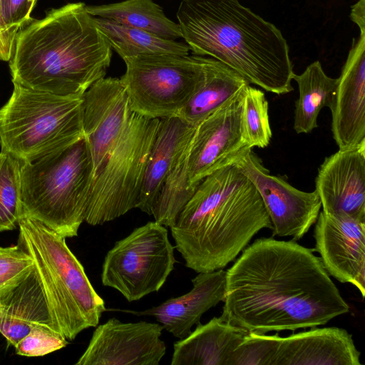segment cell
Listing matches in <instances>:
<instances>
[{"label": "cell", "mask_w": 365, "mask_h": 365, "mask_svg": "<svg viewBox=\"0 0 365 365\" xmlns=\"http://www.w3.org/2000/svg\"><path fill=\"white\" fill-rule=\"evenodd\" d=\"M221 317L266 334L324 325L349 306L313 250L262 237L226 271Z\"/></svg>", "instance_id": "6da1fadb"}, {"label": "cell", "mask_w": 365, "mask_h": 365, "mask_svg": "<svg viewBox=\"0 0 365 365\" xmlns=\"http://www.w3.org/2000/svg\"><path fill=\"white\" fill-rule=\"evenodd\" d=\"M83 2L33 19L15 38L13 83L65 96H82L109 68L112 48Z\"/></svg>", "instance_id": "7a4b0ae2"}, {"label": "cell", "mask_w": 365, "mask_h": 365, "mask_svg": "<svg viewBox=\"0 0 365 365\" xmlns=\"http://www.w3.org/2000/svg\"><path fill=\"white\" fill-rule=\"evenodd\" d=\"M194 55L213 58L266 91H293L289 47L280 30L238 0H182L176 14Z\"/></svg>", "instance_id": "3957f363"}, {"label": "cell", "mask_w": 365, "mask_h": 365, "mask_svg": "<svg viewBox=\"0 0 365 365\" xmlns=\"http://www.w3.org/2000/svg\"><path fill=\"white\" fill-rule=\"evenodd\" d=\"M170 228L185 266L200 273L225 267L272 223L254 184L230 165L199 184Z\"/></svg>", "instance_id": "277c9868"}, {"label": "cell", "mask_w": 365, "mask_h": 365, "mask_svg": "<svg viewBox=\"0 0 365 365\" xmlns=\"http://www.w3.org/2000/svg\"><path fill=\"white\" fill-rule=\"evenodd\" d=\"M18 245L32 258L56 330L68 341L96 327L106 311L66 238L36 220L19 223Z\"/></svg>", "instance_id": "5b68a950"}, {"label": "cell", "mask_w": 365, "mask_h": 365, "mask_svg": "<svg viewBox=\"0 0 365 365\" xmlns=\"http://www.w3.org/2000/svg\"><path fill=\"white\" fill-rule=\"evenodd\" d=\"M21 180V218L39 221L65 238L78 235L93 180L91 155L83 138L22 163Z\"/></svg>", "instance_id": "8992f818"}, {"label": "cell", "mask_w": 365, "mask_h": 365, "mask_svg": "<svg viewBox=\"0 0 365 365\" xmlns=\"http://www.w3.org/2000/svg\"><path fill=\"white\" fill-rule=\"evenodd\" d=\"M0 108L1 151L21 163L68 147L83 138V96H65L13 83Z\"/></svg>", "instance_id": "52a82bcc"}, {"label": "cell", "mask_w": 365, "mask_h": 365, "mask_svg": "<svg viewBox=\"0 0 365 365\" xmlns=\"http://www.w3.org/2000/svg\"><path fill=\"white\" fill-rule=\"evenodd\" d=\"M159 122L133 111L93 180L85 217L88 225H103L136 207Z\"/></svg>", "instance_id": "ba28073f"}, {"label": "cell", "mask_w": 365, "mask_h": 365, "mask_svg": "<svg viewBox=\"0 0 365 365\" xmlns=\"http://www.w3.org/2000/svg\"><path fill=\"white\" fill-rule=\"evenodd\" d=\"M123 61L126 69L120 78L131 110L150 118L175 115L204 79L201 56L143 54Z\"/></svg>", "instance_id": "9c48e42d"}, {"label": "cell", "mask_w": 365, "mask_h": 365, "mask_svg": "<svg viewBox=\"0 0 365 365\" xmlns=\"http://www.w3.org/2000/svg\"><path fill=\"white\" fill-rule=\"evenodd\" d=\"M175 249L166 227L148 222L117 241L106 253L102 284L130 302L158 292L174 269Z\"/></svg>", "instance_id": "30bf717a"}, {"label": "cell", "mask_w": 365, "mask_h": 365, "mask_svg": "<svg viewBox=\"0 0 365 365\" xmlns=\"http://www.w3.org/2000/svg\"><path fill=\"white\" fill-rule=\"evenodd\" d=\"M245 90L196 125L174 163L194 192L206 177L233 165L252 150L244 137L242 126Z\"/></svg>", "instance_id": "8fae6325"}, {"label": "cell", "mask_w": 365, "mask_h": 365, "mask_svg": "<svg viewBox=\"0 0 365 365\" xmlns=\"http://www.w3.org/2000/svg\"><path fill=\"white\" fill-rule=\"evenodd\" d=\"M257 188L272 223V235L297 241L316 222L322 207L316 190L304 192L272 175L252 150L235 164Z\"/></svg>", "instance_id": "7c38bea8"}, {"label": "cell", "mask_w": 365, "mask_h": 365, "mask_svg": "<svg viewBox=\"0 0 365 365\" xmlns=\"http://www.w3.org/2000/svg\"><path fill=\"white\" fill-rule=\"evenodd\" d=\"M96 327L76 365H158L165 354L164 329L158 323L113 317Z\"/></svg>", "instance_id": "4fadbf2b"}, {"label": "cell", "mask_w": 365, "mask_h": 365, "mask_svg": "<svg viewBox=\"0 0 365 365\" xmlns=\"http://www.w3.org/2000/svg\"><path fill=\"white\" fill-rule=\"evenodd\" d=\"M133 111L120 78H102L83 95V131L93 178L123 134Z\"/></svg>", "instance_id": "5bb4252c"}, {"label": "cell", "mask_w": 365, "mask_h": 365, "mask_svg": "<svg viewBox=\"0 0 365 365\" xmlns=\"http://www.w3.org/2000/svg\"><path fill=\"white\" fill-rule=\"evenodd\" d=\"M314 227L315 250L327 273L365 296V222L320 211Z\"/></svg>", "instance_id": "9a60e30c"}, {"label": "cell", "mask_w": 365, "mask_h": 365, "mask_svg": "<svg viewBox=\"0 0 365 365\" xmlns=\"http://www.w3.org/2000/svg\"><path fill=\"white\" fill-rule=\"evenodd\" d=\"M315 190L326 215L345 214L365 222V142L325 158Z\"/></svg>", "instance_id": "2e32d148"}, {"label": "cell", "mask_w": 365, "mask_h": 365, "mask_svg": "<svg viewBox=\"0 0 365 365\" xmlns=\"http://www.w3.org/2000/svg\"><path fill=\"white\" fill-rule=\"evenodd\" d=\"M329 109L332 135L339 150L365 142V32L353 39Z\"/></svg>", "instance_id": "e0dca14e"}, {"label": "cell", "mask_w": 365, "mask_h": 365, "mask_svg": "<svg viewBox=\"0 0 365 365\" xmlns=\"http://www.w3.org/2000/svg\"><path fill=\"white\" fill-rule=\"evenodd\" d=\"M360 355L346 329L315 327L279 336L272 365H360Z\"/></svg>", "instance_id": "ac0fdd59"}, {"label": "cell", "mask_w": 365, "mask_h": 365, "mask_svg": "<svg viewBox=\"0 0 365 365\" xmlns=\"http://www.w3.org/2000/svg\"><path fill=\"white\" fill-rule=\"evenodd\" d=\"M187 293L170 298L157 307L143 311L121 310L137 316H151L163 329L180 339L186 337L200 323L202 314L224 301L226 271L223 269L200 272L192 279Z\"/></svg>", "instance_id": "d6986e66"}, {"label": "cell", "mask_w": 365, "mask_h": 365, "mask_svg": "<svg viewBox=\"0 0 365 365\" xmlns=\"http://www.w3.org/2000/svg\"><path fill=\"white\" fill-rule=\"evenodd\" d=\"M36 325L56 330L47 299L33 267L0 292V333L9 345L15 346Z\"/></svg>", "instance_id": "ffe728a7"}, {"label": "cell", "mask_w": 365, "mask_h": 365, "mask_svg": "<svg viewBox=\"0 0 365 365\" xmlns=\"http://www.w3.org/2000/svg\"><path fill=\"white\" fill-rule=\"evenodd\" d=\"M197 325L174 343L171 365H230L233 351L249 333L221 317Z\"/></svg>", "instance_id": "44dd1931"}, {"label": "cell", "mask_w": 365, "mask_h": 365, "mask_svg": "<svg viewBox=\"0 0 365 365\" xmlns=\"http://www.w3.org/2000/svg\"><path fill=\"white\" fill-rule=\"evenodd\" d=\"M195 127L177 115L160 119L135 208L151 215L169 172Z\"/></svg>", "instance_id": "7402d4cb"}, {"label": "cell", "mask_w": 365, "mask_h": 365, "mask_svg": "<svg viewBox=\"0 0 365 365\" xmlns=\"http://www.w3.org/2000/svg\"><path fill=\"white\" fill-rule=\"evenodd\" d=\"M204 79L200 88L175 115L195 127L217 108L250 85L249 81L225 63L202 56Z\"/></svg>", "instance_id": "603a6c76"}, {"label": "cell", "mask_w": 365, "mask_h": 365, "mask_svg": "<svg viewBox=\"0 0 365 365\" xmlns=\"http://www.w3.org/2000/svg\"><path fill=\"white\" fill-rule=\"evenodd\" d=\"M93 17L103 18L126 26L142 29L161 38H182L180 26L168 19L153 0H125L103 5L86 6Z\"/></svg>", "instance_id": "cb8c5ba5"}, {"label": "cell", "mask_w": 365, "mask_h": 365, "mask_svg": "<svg viewBox=\"0 0 365 365\" xmlns=\"http://www.w3.org/2000/svg\"><path fill=\"white\" fill-rule=\"evenodd\" d=\"M299 88L295 101L294 129L297 134L309 133L318 127L317 118L324 107L331 108L338 84V78L328 76L322 64L316 61L304 71L294 74Z\"/></svg>", "instance_id": "d4e9b609"}, {"label": "cell", "mask_w": 365, "mask_h": 365, "mask_svg": "<svg viewBox=\"0 0 365 365\" xmlns=\"http://www.w3.org/2000/svg\"><path fill=\"white\" fill-rule=\"evenodd\" d=\"M96 25L111 48L123 58L143 54L188 55L189 46L148 31L119 24L111 20L93 17Z\"/></svg>", "instance_id": "484cf974"}, {"label": "cell", "mask_w": 365, "mask_h": 365, "mask_svg": "<svg viewBox=\"0 0 365 365\" xmlns=\"http://www.w3.org/2000/svg\"><path fill=\"white\" fill-rule=\"evenodd\" d=\"M21 163L0 152V232L14 230L21 218Z\"/></svg>", "instance_id": "4316f807"}, {"label": "cell", "mask_w": 365, "mask_h": 365, "mask_svg": "<svg viewBox=\"0 0 365 365\" xmlns=\"http://www.w3.org/2000/svg\"><path fill=\"white\" fill-rule=\"evenodd\" d=\"M268 108L264 93L248 85L242 102V126L244 137L252 149L266 148L270 143L272 134Z\"/></svg>", "instance_id": "83f0119b"}, {"label": "cell", "mask_w": 365, "mask_h": 365, "mask_svg": "<svg viewBox=\"0 0 365 365\" xmlns=\"http://www.w3.org/2000/svg\"><path fill=\"white\" fill-rule=\"evenodd\" d=\"M36 0H0V60L9 61L18 32L34 19Z\"/></svg>", "instance_id": "f1b7e54d"}, {"label": "cell", "mask_w": 365, "mask_h": 365, "mask_svg": "<svg viewBox=\"0 0 365 365\" xmlns=\"http://www.w3.org/2000/svg\"><path fill=\"white\" fill-rule=\"evenodd\" d=\"M279 337L249 331L233 351L230 365H272Z\"/></svg>", "instance_id": "f546056e"}, {"label": "cell", "mask_w": 365, "mask_h": 365, "mask_svg": "<svg viewBox=\"0 0 365 365\" xmlns=\"http://www.w3.org/2000/svg\"><path fill=\"white\" fill-rule=\"evenodd\" d=\"M68 341L53 329L36 325L14 347L16 354L42 356L66 347Z\"/></svg>", "instance_id": "4dcf8cb0"}, {"label": "cell", "mask_w": 365, "mask_h": 365, "mask_svg": "<svg viewBox=\"0 0 365 365\" xmlns=\"http://www.w3.org/2000/svg\"><path fill=\"white\" fill-rule=\"evenodd\" d=\"M33 267L32 258L18 245L0 247V292L17 282Z\"/></svg>", "instance_id": "1f68e13d"}, {"label": "cell", "mask_w": 365, "mask_h": 365, "mask_svg": "<svg viewBox=\"0 0 365 365\" xmlns=\"http://www.w3.org/2000/svg\"><path fill=\"white\" fill-rule=\"evenodd\" d=\"M364 1L359 0L354 4L351 13V20L359 26L361 32H365Z\"/></svg>", "instance_id": "d6a6232c"}]
</instances>
